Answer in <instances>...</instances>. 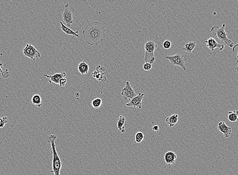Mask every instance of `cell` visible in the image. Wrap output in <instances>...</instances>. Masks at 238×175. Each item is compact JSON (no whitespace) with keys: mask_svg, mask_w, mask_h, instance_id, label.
<instances>
[{"mask_svg":"<svg viewBox=\"0 0 238 175\" xmlns=\"http://www.w3.org/2000/svg\"><path fill=\"white\" fill-rule=\"evenodd\" d=\"M67 80L66 78H62V79H60V80L59 81V86H60V87L63 88V87H64V86L66 85V83H67Z\"/></svg>","mask_w":238,"mask_h":175,"instance_id":"obj_27","label":"cell"},{"mask_svg":"<svg viewBox=\"0 0 238 175\" xmlns=\"http://www.w3.org/2000/svg\"><path fill=\"white\" fill-rule=\"evenodd\" d=\"M135 140L134 143H141L142 140L145 138V135L144 133L141 132H138L136 133L135 135Z\"/></svg>","mask_w":238,"mask_h":175,"instance_id":"obj_22","label":"cell"},{"mask_svg":"<svg viewBox=\"0 0 238 175\" xmlns=\"http://www.w3.org/2000/svg\"><path fill=\"white\" fill-rule=\"evenodd\" d=\"M228 119L232 122H235L236 121H238V111H234L228 112Z\"/></svg>","mask_w":238,"mask_h":175,"instance_id":"obj_20","label":"cell"},{"mask_svg":"<svg viewBox=\"0 0 238 175\" xmlns=\"http://www.w3.org/2000/svg\"><path fill=\"white\" fill-rule=\"evenodd\" d=\"M32 104L36 105L38 107H41L42 106V99L39 95H33L32 98Z\"/></svg>","mask_w":238,"mask_h":175,"instance_id":"obj_19","label":"cell"},{"mask_svg":"<svg viewBox=\"0 0 238 175\" xmlns=\"http://www.w3.org/2000/svg\"><path fill=\"white\" fill-rule=\"evenodd\" d=\"M225 26L226 24H223V25L220 27L217 26L212 27L210 30L211 33L212 35H215L222 42H224L228 47H234V42L227 38V34L224 31Z\"/></svg>","mask_w":238,"mask_h":175,"instance_id":"obj_3","label":"cell"},{"mask_svg":"<svg viewBox=\"0 0 238 175\" xmlns=\"http://www.w3.org/2000/svg\"><path fill=\"white\" fill-rule=\"evenodd\" d=\"M204 42L207 44V46L209 48V50H210L212 51L214 50L215 48H218L219 51H223L224 49V45L218 43L214 38H209L207 40H205Z\"/></svg>","mask_w":238,"mask_h":175,"instance_id":"obj_10","label":"cell"},{"mask_svg":"<svg viewBox=\"0 0 238 175\" xmlns=\"http://www.w3.org/2000/svg\"><path fill=\"white\" fill-rule=\"evenodd\" d=\"M179 116L177 114H173L169 117H167L165 120L166 122L168 124L170 127L174 126L178 122Z\"/></svg>","mask_w":238,"mask_h":175,"instance_id":"obj_15","label":"cell"},{"mask_svg":"<svg viewBox=\"0 0 238 175\" xmlns=\"http://www.w3.org/2000/svg\"><path fill=\"white\" fill-rule=\"evenodd\" d=\"M196 42H192V41H189L185 43L184 47V51H186L185 56H187L188 53H191L195 49V47L196 46Z\"/></svg>","mask_w":238,"mask_h":175,"instance_id":"obj_18","label":"cell"},{"mask_svg":"<svg viewBox=\"0 0 238 175\" xmlns=\"http://www.w3.org/2000/svg\"><path fill=\"white\" fill-rule=\"evenodd\" d=\"M217 129L219 131L223 134L224 137L228 138L232 133V128L231 127L227 126L224 122L221 121L219 123L217 126Z\"/></svg>","mask_w":238,"mask_h":175,"instance_id":"obj_12","label":"cell"},{"mask_svg":"<svg viewBox=\"0 0 238 175\" xmlns=\"http://www.w3.org/2000/svg\"><path fill=\"white\" fill-rule=\"evenodd\" d=\"M165 58L169 61L172 65L180 66L184 70H186L185 62L187 61L186 56H183L180 54H176L173 56H166Z\"/></svg>","mask_w":238,"mask_h":175,"instance_id":"obj_5","label":"cell"},{"mask_svg":"<svg viewBox=\"0 0 238 175\" xmlns=\"http://www.w3.org/2000/svg\"><path fill=\"white\" fill-rule=\"evenodd\" d=\"M172 46L171 42H170V40L168 39L165 40L164 43H163V47L164 49H169Z\"/></svg>","mask_w":238,"mask_h":175,"instance_id":"obj_24","label":"cell"},{"mask_svg":"<svg viewBox=\"0 0 238 175\" xmlns=\"http://www.w3.org/2000/svg\"><path fill=\"white\" fill-rule=\"evenodd\" d=\"M125 123V118L122 116H120L117 120V127L118 129L123 133H125L126 132L125 128L124 127Z\"/></svg>","mask_w":238,"mask_h":175,"instance_id":"obj_17","label":"cell"},{"mask_svg":"<svg viewBox=\"0 0 238 175\" xmlns=\"http://www.w3.org/2000/svg\"><path fill=\"white\" fill-rule=\"evenodd\" d=\"M56 138L57 137L54 134H51L48 137V142L51 146V153L53 155L51 172L53 173L54 175H60L62 162L60 161L56 149L55 141Z\"/></svg>","mask_w":238,"mask_h":175,"instance_id":"obj_2","label":"cell"},{"mask_svg":"<svg viewBox=\"0 0 238 175\" xmlns=\"http://www.w3.org/2000/svg\"><path fill=\"white\" fill-rule=\"evenodd\" d=\"M237 58H238V53H237Z\"/></svg>","mask_w":238,"mask_h":175,"instance_id":"obj_32","label":"cell"},{"mask_svg":"<svg viewBox=\"0 0 238 175\" xmlns=\"http://www.w3.org/2000/svg\"><path fill=\"white\" fill-rule=\"evenodd\" d=\"M152 64H150L149 63H145L143 67H142V69L144 70L145 71H149L150 70L152 69Z\"/></svg>","mask_w":238,"mask_h":175,"instance_id":"obj_25","label":"cell"},{"mask_svg":"<svg viewBox=\"0 0 238 175\" xmlns=\"http://www.w3.org/2000/svg\"><path fill=\"white\" fill-rule=\"evenodd\" d=\"M8 121V119L7 117H4L0 118V128H3L5 126L6 124H7Z\"/></svg>","mask_w":238,"mask_h":175,"instance_id":"obj_23","label":"cell"},{"mask_svg":"<svg viewBox=\"0 0 238 175\" xmlns=\"http://www.w3.org/2000/svg\"><path fill=\"white\" fill-rule=\"evenodd\" d=\"M145 93H139L137 96L133 98L129 103L126 104L127 107H132L141 109L142 108V100L144 98Z\"/></svg>","mask_w":238,"mask_h":175,"instance_id":"obj_9","label":"cell"},{"mask_svg":"<svg viewBox=\"0 0 238 175\" xmlns=\"http://www.w3.org/2000/svg\"><path fill=\"white\" fill-rule=\"evenodd\" d=\"M157 45L154 40H149L145 45V63L153 64L155 61L154 51Z\"/></svg>","mask_w":238,"mask_h":175,"instance_id":"obj_4","label":"cell"},{"mask_svg":"<svg viewBox=\"0 0 238 175\" xmlns=\"http://www.w3.org/2000/svg\"><path fill=\"white\" fill-rule=\"evenodd\" d=\"M67 76V73L64 72L61 73H57L53 75H48L47 74L44 75V76L49 79V82L50 84L53 82L56 84H59V81L62 78H65Z\"/></svg>","mask_w":238,"mask_h":175,"instance_id":"obj_11","label":"cell"},{"mask_svg":"<svg viewBox=\"0 0 238 175\" xmlns=\"http://www.w3.org/2000/svg\"><path fill=\"white\" fill-rule=\"evenodd\" d=\"M177 159V154L171 151L167 152L164 155V160L165 163L168 165H173L175 163Z\"/></svg>","mask_w":238,"mask_h":175,"instance_id":"obj_13","label":"cell"},{"mask_svg":"<svg viewBox=\"0 0 238 175\" xmlns=\"http://www.w3.org/2000/svg\"><path fill=\"white\" fill-rule=\"evenodd\" d=\"M106 27L98 21L89 23L82 31L86 43L91 46L102 43L103 38H106Z\"/></svg>","mask_w":238,"mask_h":175,"instance_id":"obj_1","label":"cell"},{"mask_svg":"<svg viewBox=\"0 0 238 175\" xmlns=\"http://www.w3.org/2000/svg\"><path fill=\"white\" fill-rule=\"evenodd\" d=\"M4 71V66L3 63L0 62V73L3 72Z\"/></svg>","mask_w":238,"mask_h":175,"instance_id":"obj_29","label":"cell"},{"mask_svg":"<svg viewBox=\"0 0 238 175\" xmlns=\"http://www.w3.org/2000/svg\"><path fill=\"white\" fill-rule=\"evenodd\" d=\"M102 99L98 97L94 99L91 102V105L93 108L95 109L99 108L102 106Z\"/></svg>","mask_w":238,"mask_h":175,"instance_id":"obj_21","label":"cell"},{"mask_svg":"<svg viewBox=\"0 0 238 175\" xmlns=\"http://www.w3.org/2000/svg\"><path fill=\"white\" fill-rule=\"evenodd\" d=\"M60 25H61V30L65 34H67V35H72V36H76L77 38L79 37V35L78 34V31H74L71 28H69V27H67V26L64 25V24L63 23V22H61V21H60Z\"/></svg>","mask_w":238,"mask_h":175,"instance_id":"obj_14","label":"cell"},{"mask_svg":"<svg viewBox=\"0 0 238 175\" xmlns=\"http://www.w3.org/2000/svg\"><path fill=\"white\" fill-rule=\"evenodd\" d=\"M151 123L153 124V126L152 127V130L154 131L155 132H157V133L159 134V130L160 129H159V126L156 125V123L154 122L153 121H151Z\"/></svg>","mask_w":238,"mask_h":175,"instance_id":"obj_26","label":"cell"},{"mask_svg":"<svg viewBox=\"0 0 238 175\" xmlns=\"http://www.w3.org/2000/svg\"><path fill=\"white\" fill-rule=\"evenodd\" d=\"M75 96L76 97H79L80 96V93L79 92H77V93H75Z\"/></svg>","mask_w":238,"mask_h":175,"instance_id":"obj_31","label":"cell"},{"mask_svg":"<svg viewBox=\"0 0 238 175\" xmlns=\"http://www.w3.org/2000/svg\"><path fill=\"white\" fill-rule=\"evenodd\" d=\"M2 75L3 78L6 79L10 76V73L8 71V70H6V71H4L2 73Z\"/></svg>","mask_w":238,"mask_h":175,"instance_id":"obj_28","label":"cell"},{"mask_svg":"<svg viewBox=\"0 0 238 175\" xmlns=\"http://www.w3.org/2000/svg\"><path fill=\"white\" fill-rule=\"evenodd\" d=\"M68 6H69L68 3H66V4L63 6L62 9V11H63L62 16H63V20L67 24V27L70 28L71 26V24L74 22L72 14L75 11V10L73 8L72 9H70Z\"/></svg>","mask_w":238,"mask_h":175,"instance_id":"obj_6","label":"cell"},{"mask_svg":"<svg viewBox=\"0 0 238 175\" xmlns=\"http://www.w3.org/2000/svg\"><path fill=\"white\" fill-rule=\"evenodd\" d=\"M235 68L236 69V70H237V71H238V61L237 60V61H236V62L235 63Z\"/></svg>","mask_w":238,"mask_h":175,"instance_id":"obj_30","label":"cell"},{"mask_svg":"<svg viewBox=\"0 0 238 175\" xmlns=\"http://www.w3.org/2000/svg\"><path fill=\"white\" fill-rule=\"evenodd\" d=\"M23 54L25 57H28L33 61L36 58H40L41 54L36 48L32 44H27L23 49Z\"/></svg>","mask_w":238,"mask_h":175,"instance_id":"obj_7","label":"cell"},{"mask_svg":"<svg viewBox=\"0 0 238 175\" xmlns=\"http://www.w3.org/2000/svg\"><path fill=\"white\" fill-rule=\"evenodd\" d=\"M78 71L82 74L85 75L87 74L89 72V67L88 64L85 63V61L81 62L78 65Z\"/></svg>","mask_w":238,"mask_h":175,"instance_id":"obj_16","label":"cell"},{"mask_svg":"<svg viewBox=\"0 0 238 175\" xmlns=\"http://www.w3.org/2000/svg\"><path fill=\"white\" fill-rule=\"evenodd\" d=\"M121 95L124 99L128 100L130 101L133 98L136 96V94L131 86L129 81H127V82H126L125 86L122 91Z\"/></svg>","mask_w":238,"mask_h":175,"instance_id":"obj_8","label":"cell"}]
</instances>
